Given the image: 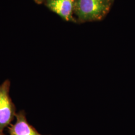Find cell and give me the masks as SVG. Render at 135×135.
Segmentation results:
<instances>
[{"mask_svg":"<svg viewBox=\"0 0 135 135\" xmlns=\"http://www.w3.org/2000/svg\"><path fill=\"white\" fill-rule=\"evenodd\" d=\"M0 135H5L3 133H0Z\"/></svg>","mask_w":135,"mask_h":135,"instance_id":"6","label":"cell"},{"mask_svg":"<svg viewBox=\"0 0 135 135\" xmlns=\"http://www.w3.org/2000/svg\"><path fill=\"white\" fill-rule=\"evenodd\" d=\"M35 2H36V3H37V4H41V3H42L43 2H44V0H34Z\"/></svg>","mask_w":135,"mask_h":135,"instance_id":"5","label":"cell"},{"mask_svg":"<svg viewBox=\"0 0 135 135\" xmlns=\"http://www.w3.org/2000/svg\"><path fill=\"white\" fill-rule=\"evenodd\" d=\"M16 118L14 124H11L8 127V132L10 135H43L28 123L24 110L17 113Z\"/></svg>","mask_w":135,"mask_h":135,"instance_id":"3","label":"cell"},{"mask_svg":"<svg viewBox=\"0 0 135 135\" xmlns=\"http://www.w3.org/2000/svg\"><path fill=\"white\" fill-rule=\"evenodd\" d=\"M11 82L6 80L0 85V133L11 125L16 117V108L9 94Z\"/></svg>","mask_w":135,"mask_h":135,"instance_id":"2","label":"cell"},{"mask_svg":"<svg viewBox=\"0 0 135 135\" xmlns=\"http://www.w3.org/2000/svg\"><path fill=\"white\" fill-rule=\"evenodd\" d=\"M74 12L80 22L100 21L111 8L112 0H74Z\"/></svg>","mask_w":135,"mask_h":135,"instance_id":"1","label":"cell"},{"mask_svg":"<svg viewBox=\"0 0 135 135\" xmlns=\"http://www.w3.org/2000/svg\"><path fill=\"white\" fill-rule=\"evenodd\" d=\"M46 5L50 10L67 21L75 22L73 17L74 0H46Z\"/></svg>","mask_w":135,"mask_h":135,"instance_id":"4","label":"cell"},{"mask_svg":"<svg viewBox=\"0 0 135 135\" xmlns=\"http://www.w3.org/2000/svg\"><path fill=\"white\" fill-rule=\"evenodd\" d=\"M112 1H114V0H112Z\"/></svg>","mask_w":135,"mask_h":135,"instance_id":"7","label":"cell"}]
</instances>
